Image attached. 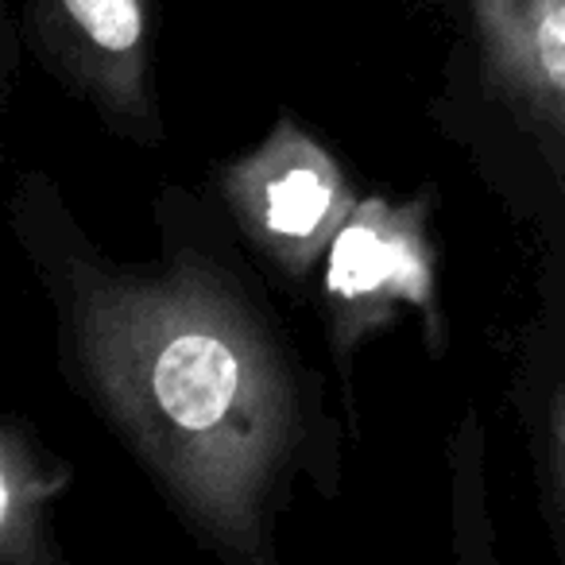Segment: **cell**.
<instances>
[{
	"label": "cell",
	"mask_w": 565,
	"mask_h": 565,
	"mask_svg": "<svg viewBox=\"0 0 565 565\" xmlns=\"http://www.w3.org/2000/svg\"><path fill=\"white\" fill-rule=\"evenodd\" d=\"M55 295L71 376L163 500L205 546L267 562L310 426L267 318L198 252L159 267L71 259Z\"/></svg>",
	"instance_id": "1"
},
{
	"label": "cell",
	"mask_w": 565,
	"mask_h": 565,
	"mask_svg": "<svg viewBox=\"0 0 565 565\" xmlns=\"http://www.w3.org/2000/svg\"><path fill=\"white\" fill-rule=\"evenodd\" d=\"M430 198L407 205L364 198L322 259L326 330L338 361H349L399 310H418L426 338H438V275L430 244Z\"/></svg>",
	"instance_id": "2"
},
{
	"label": "cell",
	"mask_w": 565,
	"mask_h": 565,
	"mask_svg": "<svg viewBox=\"0 0 565 565\" xmlns=\"http://www.w3.org/2000/svg\"><path fill=\"white\" fill-rule=\"evenodd\" d=\"M217 182L252 248L295 282L322 264L356 210L341 163L295 120H279L256 151L221 167Z\"/></svg>",
	"instance_id": "3"
},
{
	"label": "cell",
	"mask_w": 565,
	"mask_h": 565,
	"mask_svg": "<svg viewBox=\"0 0 565 565\" xmlns=\"http://www.w3.org/2000/svg\"><path fill=\"white\" fill-rule=\"evenodd\" d=\"M43 58L136 140H159L148 0H28Z\"/></svg>",
	"instance_id": "4"
},
{
	"label": "cell",
	"mask_w": 565,
	"mask_h": 565,
	"mask_svg": "<svg viewBox=\"0 0 565 565\" xmlns=\"http://www.w3.org/2000/svg\"><path fill=\"white\" fill-rule=\"evenodd\" d=\"M469 20L492 86L565 163V0H469Z\"/></svg>",
	"instance_id": "5"
},
{
	"label": "cell",
	"mask_w": 565,
	"mask_h": 565,
	"mask_svg": "<svg viewBox=\"0 0 565 565\" xmlns=\"http://www.w3.org/2000/svg\"><path fill=\"white\" fill-rule=\"evenodd\" d=\"M71 469H58L40 454L32 434L17 423L0 434V557L9 565L51 562L47 508L66 492Z\"/></svg>",
	"instance_id": "6"
},
{
	"label": "cell",
	"mask_w": 565,
	"mask_h": 565,
	"mask_svg": "<svg viewBox=\"0 0 565 565\" xmlns=\"http://www.w3.org/2000/svg\"><path fill=\"white\" fill-rule=\"evenodd\" d=\"M546 472H550L554 523L565 542V384L554 387V399H550L546 411Z\"/></svg>",
	"instance_id": "7"
}]
</instances>
